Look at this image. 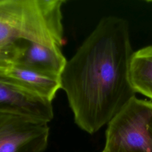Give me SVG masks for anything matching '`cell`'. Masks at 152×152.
<instances>
[{
    "label": "cell",
    "instance_id": "cell-1",
    "mask_svg": "<svg viewBox=\"0 0 152 152\" xmlns=\"http://www.w3.org/2000/svg\"><path fill=\"white\" fill-rule=\"evenodd\" d=\"M133 53L127 21L107 16L67 61L61 89L80 129L96 132L135 96L129 76Z\"/></svg>",
    "mask_w": 152,
    "mask_h": 152
},
{
    "label": "cell",
    "instance_id": "cell-2",
    "mask_svg": "<svg viewBox=\"0 0 152 152\" xmlns=\"http://www.w3.org/2000/svg\"><path fill=\"white\" fill-rule=\"evenodd\" d=\"M65 0H0V75L14 64L20 43L61 48Z\"/></svg>",
    "mask_w": 152,
    "mask_h": 152
},
{
    "label": "cell",
    "instance_id": "cell-3",
    "mask_svg": "<svg viewBox=\"0 0 152 152\" xmlns=\"http://www.w3.org/2000/svg\"><path fill=\"white\" fill-rule=\"evenodd\" d=\"M102 152H152V101L126 103L107 124Z\"/></svg>",
    "mask_w": 152,
    "mask_h": 152
},
{
    "label": "cell",
    "instance_id": "cell-4",
    "mask_svg": "<svg viewBox=\"0 0 152 152\" xmlns=\"http://www.w3.org/2000/svg\"><path fill=\"white\" fill-rule=\"evenodd\" d=\"M49 123L26 116L0 112V152H43Z\"/></svg>",
    "mask_w": 152,
    "mask_h": 152
},
{
    "label": "cell",
    "instance_id": "cell-5",
    "mask_svg": "<svg viewBox=\"0 0 152 152\" xmlns=\"http://www.w3.org/2000/svg\"><path fill=\"white\" fill-rule=\"evenodd\" d=\"M0 112L14 113L49 123L53 118L52 102L0 77Z\"/></svg>",
    "mask_w": 152,
    "mask_h": 152
},
{
    "label": "cell",
    "instance_id": "cell-6",
    "mask_svg": "<svg viewBox=\"0 0 152 152\" xmlns=\"http://www.w3.org/2000/svg\"><path fill=\"white\" fill-rule=\"evenodd\" d=\"M66 62L61 48L23 40L16 51L13 65L60 80Z\"/></svg>",
    "mask_w": 152,
    "mask_h": 152
},
{
    "label": "cell",
    "instance_id": "cell-7",
    "mask_svg": "<svg viewBox=\"0 0 152 152\" xmlns=\"http://www.w3.org/2000/svg\"><path fill=\"white\" fill-rule=\"evenodd\" d=\"M0 77L4 78L52 103L58 90L61 89L60 80L49 77L17 65L9 66Z\"/></svg>",
    "mask_w": 152,
    "mask_h": 152
},
{
    "label": "cell",
    "instance_id": "cell-8",
    "mask_svg": "<svg viewBox=\"0 0 152 152\" xmlns=\"http://www.w3.org/2000/svg\"><path fill=\"white\" fill-rule=\"evenodd\" d=\"M129 76L135 92L152 100V45L134 52L129 65Z\"/></svg>",
    "mask_w": 152,
    "mask_h": 152
}]
</instances>
